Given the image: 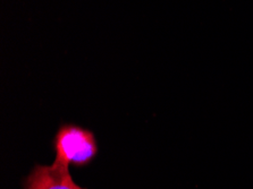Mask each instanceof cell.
Returning <instances> with one entry per match:
<instances>
[{
  "label": "cell",
  "instance_id": "obj_2",
  "mask_svg": "<svg viewBox=\"0 0 253 189\" xmlns=\"http://www.w3.org/2000/svg\"><path fill=\"white\" fill-rule=\"evenodd\" d=\"M25 189H86L73 180L70 170L64 165H37L26 179Z\"/></svg>",
  "mask_w": 253,
  "mask_h": 189
},
{
  "label": "cell",
  "instance_id": "obj_1",
  "mask_svg": "<svg viewBox=\"0 0 253 189\" xmlns=\"http://www.w3.org/2000/svg\"><path fill=\"white\" fill-rule=\"evenodd\" d=\"M56 160L53 163L70 168L89 165L98 154V144L94 134L83 127L64 123L53 137Z\"/></svg>",
  "mask_w": 253,
  "mask_h": 189
}]
</instances>
